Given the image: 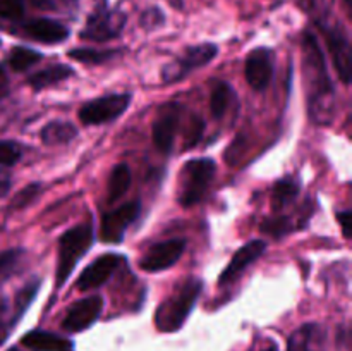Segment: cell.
<instances>
[{"instance_id": "cell-26", "label": "cell", "mask_w": 352, "mask_h": 351, "mask_svg": "<svg viewBox=\"0 0 352 351\" xmlns=\"http://www.w3.org/2000/svg\"><path fill=\"white\" fill-rule=\"evenodd\" d=\"M292 226L289 217H272V219H267L263 224H261V231L274 237H282L284 234L291 233Z\"/></svg>"}, {"instance_id": "cell-11", "label": "cell", "mask_w": 352, "mask_h": 351, "mask_svg": "<svg viewBox=\"0 0 352 351\" xmlns=\"http://www.w3.org/2000/svg\"><path fill=\"white\" fill-rule=\"evenodd\" d=\"M103 310V299L100 296H88L76 301L65 313L62 327L67 332H82L98 320Z\"/></svg>"}, {"instance_id": "cell-31", "label": "cell", "mask_w": 352, "mask_h": 351, "mask_svg": "<svg viewBox=\"0 0 352 351\" xmlns=\"http://www.w3.org/2000/svg\"><path fill=\"white\" fill-rule=\"evenodd\" d=\"M19 250H9L0 253V279L6 277L7 274H10V272L14 270V267H16L17 262H19Z\"/></svg>"}, {"instance_id": "cell-27", "label": "cell", "mask_w": 352, "mask_h": 351, "mask_svg": "<svg viewBox=\"0 0 352 351\" xmlns=\"http://www.w3.org/2000/svg\"><path fill=\"white\" fill-rule=\"evenodd\" d=\"M203 131H205V120L198 116H191V120H189V126L186 129V140H184V147L191 148L201 140Z\"/></svg>"}, {"instance_id": "cell-40", "label": "cell", "mask_w": 352, "mask_h": 351, "mask_svg": "<svg viewBox=\"0 0 352 351\" xmlns=\"http://www.w3.org/2000/svg\"><path fill=\"white\" fill-rule=\"evenodd\" d=\"M263 351H277V348L272 346V348H268V350H263Z\"/></svg>"}, {"instance_id": "cell-5", "label": "cell", "mask_w": 352, "mask_h": 351, "mask_svg": "<svg viewBox=\"0 0 352 351\" xmlns=\"http://www.w3.org/2000/svg\"><path fill=\"white\" fill-rule=\"evenodd\" d=\"M318 26L322 28L323 34L329 43V50L332 54L333 65H336L339 78L342 83L349 85L351 81V69H352V58H351V41L347 31L340 26V23H330L329 17H320Z\"/></svg>"}, {"instance_id": "cell-7", "label": "cell", "mask_w": 352, "mask_h": 351, "mask_svg": "<svg viewBox=\"0 0 352 351\" xmlns=\"http://www.w3.org/2000/svg\"><path fill=\"white\" fill-rule=\"evenodd\" d=\"M219 54V48L213 43H201L195 45V47H189L184 52L181 58H177L175 62L168 64L164 69V79L165 81H181L184 76L191 74L196 69L203 67V65L208 64L210 61L217 57Z\"/></svg>"}, {"instance_id": "cell-2", "label": "cell", "mask_w": 352, "mask_h": 351, "mask_svg": "<svg viewBox=\"0 0 352 351\" xmlns=\"http://www.w3.org/2000/svg\"><path fill=\"white\" fill-rule=\"evenodd\" d=\"M203 284L199 279L189 277L179 286L174 295L168 296L157 308L155 313V326L160 332H175L184 326L186 319L196 305Z\"/></svg>"}, {"instance_id": "cell-37", "label": "cell", "mask_w": 352, "mask_h": 351, "mask_svg": "<svg viewBox=\"0 0 352 351\" xmlns=\"http://www.w3.org/2000/svg\"><path fill=\"white\" fill-rule=\"evenodd\" d=\"M10 189V178L6 174V172H0V198H3V196L9 193Z\"/></svg>"}, {"instance_id": "cell-14", "label": "cell", "mask_w": 352, "mask_h": 351, "mask_svg": "<svg viewBox=\"0 0 352 351\" xmlns=\"http://www.w3.org/2000/svg\"><path fill=\"white\" fill-rule=\"evenodd\" d=\"M265 250H267V243L260 240L250 241L248 244H244V246L234 255L232 262L223 268V272L219 277V284L226 286L230 284L232 281H236L253 262H256L258 258L265 253Z\"/></svg>"}, {"instance_id": "cell-17", "label": "cell", "mask_w": 352, "mask_h": 351, "mask_svg": "<svg viewBox=\"0 0 352 351\" xmlns=\"http://www.w3.org/2000/svg\"><path fill=\"white\" fill-rule=\"evenodd\" d=\"M24 31L30 34L33 40L41 41V43H60L69 36V30L62 23L54 19H47V17H40V19H31L24 24Z\"/></svg>"}, {"instance_id": "cell-3", "label": "cell", "mask_w": 352, "mask_h": 351, "mask_svg": "<svg viewBox=\"0 0 352 351\" xmlns=\"http://www.w3.org/2000/svg\"><path fill=\"white\" fill-rule=\"evenodd\" d=\"M217 165L212 158H192L182 167L179 178L177 200L182 206H191L198 203L208 191Z\"/></svg>"}, {"instance_id": "cell-6", "label": "cell", "mask_w": 352, "mask_h": 351, "mask_svg": "<svg viewBox=\"0 0 352 351\" xmlns=\"http://www.w3.org/2000/svg\"><path fill=\"white\" fill-rule=\"evenodd\" d=\"M129 93H112L86 102L79 110V119L85 124H103L117 119L129 107Z\"/></svg>"}, {"instance_id": "cell-19", "label": "cell", "mask_w": 352, "mask_h": 351, "mask_svg": "<svg viewBox=\"0 0 352 351\" xmlns=\"http://www.w3.org/2000/svg\"><path fill=\"white\" fill-rule=\"evenodd\" d=\"M72 74H74L72 67H69V65H64V64H55V65H50V67L43 69V71L36 72V74L30 76L28 83H30L31 88L40 92V89L50 88V86H55L57 83L65 81V79Z\"/></svg>"}, {"instance_id": "cell-1", "label": "cell", "mask_w": 352, "mask_h": 351, "mask_svg": "<svg viewBox=\"0 0 352 351\" xmlns=\"http://www.w3.org/2000/svg\"><path fill=\"white\" fill-rule=\"evenodd\" d=\"M302 76L309 116L316 124H330L333 119L336 93L327 71L325 55L315 34L305 33L302 38Z\"/></svg>"}, {"instance_id": "cell-8", "label": "cell", "mask_w": 352, "mask_h": 351, "mask_svg": "<svg viewBox=\"0 0 352 351\" xmlns=\"http://www.w3.org/2000/svg\"><path fill=\"white\" fill-rule=\"evenodd\" d=\"M124 24H126V16L120 10H98L89 16L85 30L81 31V38L93 41L113 40L120 34Z\"/></svg>"}, {"instance_id": "cell-21", "label": "cell", "mask_w": 352, "mask_h": 351, "mask_svg": "<svg viewBox=\"0 0 352 351\" xmlns=\"http://www.w3.org/2000/svg\"><path fill=\"white\" fill-rule=\"evenodd\" d=\"M131 186V169L127 164H119L110 172L107 182V203H113L122 198Z\"/></svg>"}, {"instance_id": "cell-36", "label": "cell", "mask_w": 352, "mask_h": 351, "mask_svg": "<svg viewBox=\"0 0 352 351\" xmlns=\"http://www.w3.org/2000/svg\"><path fill=\"white\" fill-rule=\"evenodd\" d=\"M7 93H9V78H7L6 69L0 65V100L6 98Z\"/></svg>"}, {"instance_id": "cell-18", "label": "cell", "mask_w": 352, "mask_h": 351, "mask_svg": "<svg viewBox=\"0 0 352 351\" xmlns=\"http://www.w3.org/2000/svg\"><path fill=\"white\" fill-rule=\"evenodd\" d=\"M23 344L31 351H74V343L47 330H31L23 337Z\"/></svg>"}, {"instance_id": "cell-34", "label": "cell", "mask_w": 352, "mask_h": 351, "mask_svg": "<svg viewBox=\"0 0 352 351\" xmlns=\"http://www.w3.org/2000/svg\"><path fill=\"white\" fill-rule=\"evenodd\" d=\"M31 2H33V6L40 7V9L58 10L62 7H67L71 0H31Z\"/></svg>"}, {"instance_id": "cell-30", "label": "cell", "mask_w": 352, "mask_h": 351, "mask_svg": "<svg viewBox=\"0 0 352 351\" xmlns=\"http://www.w3.org/2000/svg\"><path fill=\"white\" fill-rule=\"evenodd\" d=\"M40 195V184H30L17 193L12 200V209H24V206L31 205L34 200Z\"/></svg>"}, {"instance_id": "cell-41", "label": "cell", "mask_w": 352, "mask_h": 351, "mask_svg": "<svg viewBox=\"0 0 352 351\" xmlns=\"http://www.w3.org/2000/svg\"><path fill=\"white\" fill-rule=\"evenodd\" d=\"M9 351H19V350H17V348H10Z\"/></svg>"}, {"instance_id": "cell-23", "label": "cell", "mask_w": 352, "mask_h": 351, "mask_svg": "<svg viewBox=\"0 0 352 351\" xmlns=\"http://www.w3.org/2000/svg\"><path fill=\"white\" fill-rule=\"evenodd\" d=\"M230 100H232V88L223 81L217 83L212 92V98H210V107H212L213 117L222 119L223 114L229 109Z\"/></svg>"}, {"instance_id": "cell-28", "label": "cell", "mask_w": 352, "mask_h": 351, "mask_svg": "<svg viewBox=\"0 0 352 351\" xmlns=\"http://www.w3.org/2000/svg\"><path fill=\"white\" fill-rule=\"evenodd\" d=\"M24 16L23 0H0V17L9 21H19Z\"/></svg>"}, {"instance_id": "cell-29", "label": "cell", "mask_w": 352, "mask_h": 351, "mask_svg": "<svg viewBox=\"0 0 352 351\" xmlns=\"http://www.w3.org/2000/svg\"><path fill=\"white\" fill-rule=\"evenodd\" d=\"M23 155V150L14 141H0V165H14Z\"/></svg>"}, {"instance_id": "cell-38", "label": "cell", "mask_w": 352, "mask_h": 351, "mask_svg": "<svg viewBox=\"0 0 352 351\" xmlns=\"http://www.w3.org/2000/svg\"><path fill=\"white\" fill-rule=\"evenodd\" d=\"M3 337H6V332H3V327H2V323H0V343L3 341Z\"/></svg>"}, {"instance_id": "cell-13", "label": "cell", "mask_w": 352, "mask_h": 351, "mask_svg": "<svg viewBox=\"0 0 352 351\" xmlns=\"http://www.w3.org/2000/svg\"><path fill=\"white\" fill-rule=\"evenodd\" d=\"M181 112L182 109L177 103H167L158 110V116L153 123V141L155 147L164 153L172 150L175 133L181 123Z\"/></svg>"}, {"instance_id": "cell-16", "label": "cell", "mask_w": 352, "mask_h": 351, "mask_svg": "<svg viewBox=\"0 0 352 351\" xmlns=\"http://www.w3.org/2000/svg\"><path fill=\"white\" fill-rule=\"evenodd\" d=\"M287 351H327V330L320 323H305L289 337Z\"/></svg>"}, {"instance_id": "cell-12", "label": "cell", "mask_w": 352, "mask_h": 351, "mask_svg": "<svg viewBox=\"0 0 352 351\" xmlns=\"http://www.w3.org/2000/svg\"><path fill=\"white\" fill-rule=\"evenodd\" d=\"M186 250V240H168L153 244L140 262V267L146 272H160L172 267Z\"/></svg>"}, {"instance_id": "cell-33", "label": "cell", "mask_w": 352, "mask_h": 351, "mask_svg": "<svg viewBox=\"0 0 352 351\" xmlns=\"http://www.w3.org/2000/svg\"><path fill=\"white\" fill-rule=\"evenodd\" d=\"M164 21V16H162V12L158 9H150L146 10V12L143 14V17H141V23H143V26H158V24Z\"/></svg>"}, {"instance_id": "cell-25", "label": "cell", "mask_w": 352, "mask_h": 351, "mask_svg": "<svg viewBox=\"0 0 352 351\" xmlns=\"http://www.w3.org/2000/svg\"><path fill=\"white\" fill-rule=\"evenodd\" d=\"M117 55V50H95V48H72L69 57L82 64H102Z\"/></svg>"}, {"instance_id": "cell-32", "label": "cell", "mask_w": 352, "mask_h": 351, "mask_svg": "<svg viewBox=\"0 0 352 351\" xmlns=\"http://www.w3.org/2000/svg\"><path fill=\"white\" fill-rule=\"evenodd\" d=\"M36 291H38V284L36 282H33V284H30L28 286L26 289H24L23 292H21L19 296H17V301H16V306H17V317L19 315H23L24 313V310L28 308V305H30L31 301H33V298H34V295H36Z\"/></svg>"}, {"instance_id": "cell-10", "label": "cell", "mask_w": 352, "mask_h": 351, "mask_svg": "<svg viewBox=\"0 0 352 351\" xmlns=\"http://www.w3.org/2000/svg\"><path fill=\"white\" fill-rule=\"evenodd\" d=\"M140 202H131L105 213L100 226V237L105 243H120L127 227L140 215Z\"/></svg>"}, {"instance_id": "cell-9", "label": "cell", "mask_w": 352, "mask_h": 351, "mask_svg": "<svg viewBox=\"0 0 352 351\" xmlns=\"http://www.w3.org/2000/svg\"><path fill=\"white\" fill-rule=\"evenodd\" d=\"M274 58L275 55L270 48L260 47L250 52L246 62H244V76H246L251 88L258 89V92L267 89L272 78H274Z\"/></svg>"}, {"instance_id": "cell-15", "label": "cell", "mask_w": 352, "mask_h": 351, "mask_svg": "<svg viewBox=\"0 0 352 351\" xmlns=\"http://www.w3.org/2000/svg\"><path fill=\"white\" fill-rule=\"evenodd\" d=\"M120 257L116 253H107L96 258L93 264L82 270V274L78 279V288L81 291H88V289L100 288L105 281L112 277L113 270L119 267Z\"/></svg>"}, {"instance_id": "cell-24", "label": "cell", "mask_w": 352, "mask_h": 351, "mask_svg": "<svg viewBox=\"0 0 352 351\" xmlns=\"http://www.w3.org/2000/svg\"><path fill=\"white\" fill-rule=\"evenodd\" d=\"M43 58V55L36 50H31L26 47H14L12 52L9 55V65L14 71L21 72L30 69L31 65H34L36 62H40Z\"/></svg>"}, {"instance_id": "cell-22", "label": "cell", "mask_w": 352, "mask_h": 351, "mask_svg": "<svg viewBox=\"0 0 352 351\" xmlns=\"http://www.w3.org/2000/svg\"><path fill=\"white\" fill-rule=\"evenodd\" d=\"M299 195V182L294 179H280L278 182H275V186L272 188V206L274 210H280L284 206H287L289 203H292L296 200V196Z\"/></svg>"}, {"instance_id": "cell-20", "label": "cell", "mask_w": 352, "mask_h": 351, "mask_svg": "<svg viewBox=\"0 0 352 351\" xmlns=\"http://www.w3.org/2000/svg\"><path fill=\"white\" fill-rule=\"evenodd\" d=\"M78 129L74 124L65 123V120H52L41 129V141L48 147H57V145H65L74 140Z\"/></svg>"}, {"instance_id": "cell-4", "label": "cell", "mask_w": 352, "mask_h": 351, "mask_svg": "<svg viewBox=\"0 0 352 351\" xmlns=\"http://www.w3.org/2000/svg\"><path fill=\"white\" fill-rule=\"evenodd\" d=\"M93 243V229L89 224L76 226L69 229L58 241L57 260V288L64 286L69 275L74 272L78 262L88 253Z\"/></svg>"}, {"instance_id": "cell-35", "label": "cell", "mask_w": 352, "mask_h": 351, "mask_svg": "<svg viewBox=\"0 0 352 351\" xmlns=\"http://www.w3.org/2000/svg\"><path fill=\"white\" fill-rule=\"evenodd\" d=\"M337 219H339L340 226H342L344 236H346V237H351V231H352V217H351V212H349V210H344V212H340L339 215H337Z\"/></svg>"}, {"instance_id": "cell-39", "label": "cell", "mask_w": 352, "mask_h": 351, "mask_svg": "<svg viewBox=\"0 0 352 351\" xmlns=\"http://www.w3.org/2000/svg\"><path fill=\"white\" fill-rule=\"evenodd\" d=\"M346 7L347 10H351V0H346Z\"/></svg>"}]
</instances>
